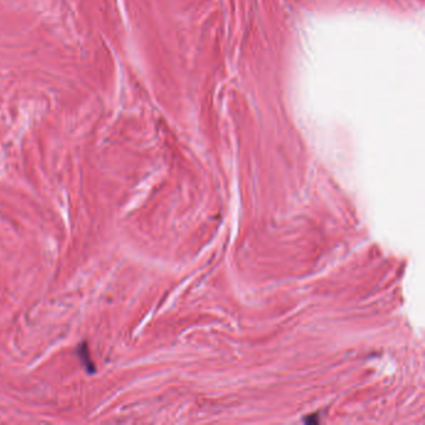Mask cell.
<instances>
[{
  "mask_svg": "<svg viewBox=\"0 0 425 425\" xmlns=\"http://www.w3.org/2000/svg\"><path fill=\"white\" fill-rule=\"evenodd\" d=\"M77 356H79V359L81 360V364L84 365L86 372L89 374H94L96 372L95 363L93 362L90 357V351H89V347L86 342H82V343L79 344L77 347Z\"/></svg>",
  "mask_w": 425,
  "mask_h": 425,
  "instance_id": "1",
  "label": "cell"
}]
</instances>
